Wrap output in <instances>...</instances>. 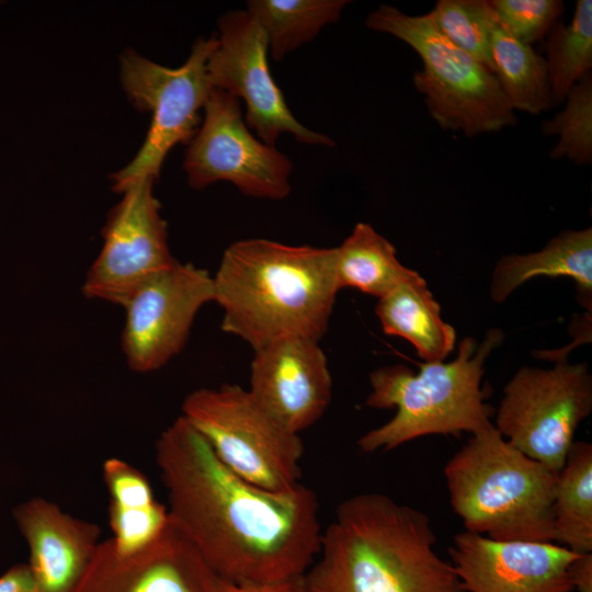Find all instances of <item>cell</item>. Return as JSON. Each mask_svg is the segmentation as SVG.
<instances>
[{
    "mask_svg": "<svg viewBox=\"0 0 592 592\" xmlns=\"http://www.w3.org/2000/svg\"><path fill=\"white\" fill-rule=\"evenodd\" d=\"M155 457L170 520L220 580L272 583L309 569L322 534L312 489L270 491L247 481L182 415L158 437Z\"/></svg>",
    "mask_w": 592,
    "mask_h": 592,
    "instance_id": "cell-1",
    "label": "cell"
},
{
    "mask_svg": "<svg viewBox=\"0 0 592 592\" xmlns=\"http://www.w3.org/2000/svg\"><path fill=\"white\" fill-rule=\"evenodd\" d=\"M435 544L424 512L383 493L350 497L321 534L308 592H466Z\"/></svg>",
    "mask_w": 592,
    "mask_h": 592,
    "instance_id": "cell-2",
    "label": "cell"
},
{
    "mask_svg": "<svg viewBox=\"0 0 592 592\" xmlns=\"http://www.w3.org/2000/svg\"><path fill=\"white\" fill-rule=\"evenodd\" d=\"M334 258V248L263 238L231 243L213 276L221 329L253 350L292 337L319 341L340 291Z\"/></svg>",
    "mask_w": 592,
    "mask_h": 592,
    "instance_id": "cell-3",
    "label": "cell"
},
{
    "mask_svg": "<svg viewBox=\"0 0 592 592\" xmlns=\"http://www.w3.org/2000/svg\"><path fill=\"white\" fill-rule=\"evenodd\" d=\"M503 338L499 329L489 330L480 344L464 338L455 360L424 362L418 373L402 364L372 372L366 406L396 408V414L362 435L358 447L364 453L388 452L424 435L459 436L493 426V409L485 401L487 392L481 380L488 356Z\"/></svg>",
    "mask_w": 592,
    "mask_h": 592,
    "instance_id": "cell-4",
    "label": "cell"
},
{
    "mask_svg": "<svg viewBox=\"0 0 592 592\" xmlns=\"http://www.w3.org/2000/svg\"><path fill=\"white\" fill-rule=\"evenodd\" d=\"M558 473L522 453L494 425L473 434L444 467L465 530L494 540L555 543Z\"/></svg>",
    "mask_w": 592,
    "mask_h": 592,
    "instance_id": "cell-5",
    "label": "cell"
},
{
    "mask_svg": "<svg viewBox=\"0 0 592 592\" xmlns=\"http://www.w3.org/2000/svg\"><path fill=\"white\" fill-rule=\"evenodd\" d=\"M365 24L418 53L423 69L414 73L413 83L443 129L473 137L516 124L514 110L494 75L443 35L430 13L408 15L383 4L369 13Z\"/></svg>",
    "mask_w": 592,
    "mask_h": 592,
    "instance_id": "cell-6",
    "label": "cell"
},
{
    "mask_svg": "<svg viewBox=\"0 0 592 592\" xmlns=\"http://www.w3.org/2000/svg\"><path fill=\"white\" fill-rule=\"evenodd\" d=\"M184 417L235 474L270 491L300 483L304 444L236 384L200 388L182 403Z\"/></svg>",
    "mask_w": 592,
    "mask_h": 592,
    "instance_id": "cell-7",
    "label": "cell"
},
{
    "mask_svg": "<svg viewBox=\"0 0 592 592\" xmlns=\"http://www.w3.org/2000/svg\"><path fill=\"white\" fill-rule=\"evenodd\" d=\"M217 46V36L198 38L186 61L178 68L156 64L133 49L121 56V80L127 98L139 111L150 112L147 137L135 158L112 175L114 190L141 178L158 179L169 151L189 144L198 129L212 87L206 64Z\"/></svg>",
    "mask_w": 592,
    "mask_h": 592,
    "instance_id": "cell-8",
    "label": "cell"
},
{
    "mask_svg": "<svg viewBox=\"0 0 592 592\" xmlns=\"http://www.w3.org/2000/svg\"><path fill=\"white\" fill-rule=\"evenodd\" d=\"M503 394L494 428L522 453L558 473L579 424L592 411L588 364L560 358L549 369L524 366Z\"/></svg>",
    "mask_w": 592,
    "mask_h": 592,
    "instance_id": "cell-9",
    "label": "cell"
},
{
    "mask_svg": "<svg viewBox=\"0 0 592 592\" xmlns=\"http://www.w3.org/2000/svg\"><path fill=\"white\" fill-rule=\"evenodd\" d=\"M240 100L212 88L204 118L189 141L183 168L192 189L226 181L241 193L283 200L291 193L289 158L258 139L246 125Z\"/></svg>",
    "mask_w": 592,
    "mask_h": 592,
    "instance_id": "cell-10",
    "label": "cell"
},
{
    "mask_svg": "<svg viewBox=\"0 0 592 592\" xmlns=\"http://www.w3.org/2000/svg\"><path fill=\"white\" fill-rule=\"evenodd\" d=\"M217 25V46L206 64L208 82L244 101L246 122L259 139L275 147L283 133H291L301 144L334 146L292 114L271 75L267 38L257 20L247 10H235L220 15Z\"/></svg>",
    "mask_w": 592,
    "mask_h": 592,
    "instance_id": "cell-11",
    "label": "cell"
},
{
    "mask_svg": "<svg viewBox=\"0 0 592 592\" xmlns=\"http://www.w3.org/2000/svg\"><path fill=\"white\" fill-rule=\"evenodd\" d=\"M155 181L141 178L119 191L123 197L107 217L103 247L83 284L86 296L123 306L141 283L175 262Z\"/></svg>",
    "mask_w": 592,
    "mask_h": 592,
    "instance_id": "cell-12",
    "label": "cell"
},
{
    "mask_svg": "<svg viewBox=\"0 0 592 592\" xmlns=\"http://www.w3.org/2000/svg\"><path fill=\"white\" fill-rule=\"evenodd\" d=\"M214 301L213 276L175 262L150 276L126 299L122 346L128 366L148 373L164 366L184 346L198 310Z\"/></svg>",
    "mask_w": 592,
    "mask_h": 592,
    "instance_id": "cell-13",
    "label": "cell"
},
{
    "mask_svg": "<svg viewBox=\"0 0 592 592\" xmlns=\"http://www.w3.org/2000/svg\"><path fill=\"white\" fill-rule=\"evenodd\" d=\"M218 583L170 520L156 540L135 553H118L110 538L100 542L71 592H217Z\"/></svg>",
    "mask_w": 592,
    "mask_h": 592,
    "instance_id": "cell-14",
    "label": "cell"
},
{
    "mask_svg": "<svg viewBox=\"0 0 592 592\" xmlns=\"http://www.w3.org/2000/svg\"><path fill=\"white\" fill-rule=\"evenodd\" d=\"M448 553L466 592H572L568 567L579 555L555 543L494 540L466 530Z\"/></svg>",
    "mask_w": 592,
    "mask_h": 592,
    "instance_id": "cell-15",
    "label": "cell"
},
{
    "mask_svg": "<svg viewBox=\"0 0 592 592\" xmlns=\"http://www.w3.org/2000/svg\"><path fill=\"white\" fill-rule=\"evenodd\" d=\"M253 351L248 390L255 401L293 433L314 425L332 398V377L319 341L284 338Z\"/></svg>",
    "mask_w": 592,
    "mask_h": 592,
    "instance_id": "cell-16",
    "label": "cell"
},
{
    "mask_svg": "<svg viewBox=\"0 0 592 592\" xmlns=\"http://www.w3.org/2000/svg\"><path fill=\"white\" fill-rule=\"evenodd\" d=\"M13 517L27 544L38 592H71L101 542L100 527L44 498L22 502Z\"/></svg>",
    "mask_w": 592,
    "mask_h": 592,
    "instance_id": "cell-17",
    "label": "cell"
},
{
    "mask_svg": "<svg viewBox=\"0 0 592 592\" xmlns=\"http://www.w3.org/2000/svg\"><path fill=\"white\" fill-rule=\"evenodd\" d=\"M571 277L578 299L592 311V229L567 230L554 237L544 249L528 254L504 255L492 272L490 296L504 301L523 283L536 276Z\"/></svg>",
    "mask_w": 592,
    "mask_h": 592,
    "instance_id": "cell-18",
    "label": "cell"
},
{
    "mask_svg": "<svg viewBox=\"0 0 592 592\" xmlns=\"http://www.w3.org/2000/svg\"><path fill=\"white\" fill-rule=\"evenodd\" d=\"M102 477L109 494L110 538L121 554L140 550L156 540L167 528L168 509L153 496L147 477L118 457L102 465Z\"/></svg>",
    "mask_w": 592,
    "mask_h": 592,
    "instance_id": "cell-19",
    "label": "cell"
},
{
    "mask_svg": "<svg viewBox=\"0 0 592 592\" xmlns=\"http://www.w3.org/2000/svg\"><path fill=\"white\" fill-rule=\"evenodd\" d=\"M375 312L383 331L409 341L424 362H442L454 350L456 331L420 274L378 298Z\"/></svg>",
    "mask_w": 592,
    "mask_h": 592,
    "instance_id": "cell-20",
    "label": "cell"
},
{
    "mask_svg": "<svg viewBox=\"0 0 592 592\" xmlns=\"http://www.w3.org/2000/svg\"><path fill=\"white\" fill-rule=\"evenodd\" d=\"M334 249L339 289L351 287L380 298L419 274L399 262L395 247L369 224H356Z\"/></svg>",
    "mask_w": 592,
    "mask_h": 592,
    "instance_id": "cell-21",
    "label": "cell"
},
{
    "mask_svg": "<svg viewBox=\"0 0 592 592\" xmlns=\"http://www.w3.org/2000/svg\"><path fill=\"white\" fill-rule=\"evenodd\" d=\"M555 543L592 553V445L573 442L558 473L554 497Z\"/></svg>",
    "mask_w": 592,
    "mask_h": 592,
    "instance_id": "cell-22",
    "label": "cell"
},
{
    "mask_svg": "<svg viewBox=\"0 0 592 592\" xmlns=\"http://www.w3.org/2000/svg\"><path fill=\"white\" fill-rule=\"evenodd\" d=\"M492 72L513 110L538 114L551 105L546 60L497 20L491 31Z\"/></svg>",
    "mask_w": 592,
    "mask_h": 592,
    "instance_id": "cell-23",
    "label": "cell"
},
{
    "mask_svg": "<svg viewBox=\"0 0 592 592\" xmlns=\"http://www.w3.org/2000/svg\"><path fill=\"white\" fill-rule=\"evenodd\" d=\"M348 0H250L247 11L263 29L269 54L281 60L311 41L319 31L339 21Z\"/></svg>",
    "mask_w": 592,
    "mask_h": 592,
    "instance_id": "cell-24",
    "label": "cell"
},
{
    "mask_svg": "<svg viewBox=\"0 0 592 592\" xmlns=\"http://www.w3.org/2000/svg\"><path fill=\"white\" fill-rule=\"evenodd\" d=\"M547 71L551 104H560L569 90L592 68V1L579 0L567 25L555 23L547 39Z\"/></svg>",
    "mask_w": 592,
    "mask_h": 592,
    "instance_id": "cell-25",
    "label": "cell"
},
{
    "mask_svg": "<svg viewBox=\"0 0 592 592\" xmlns=\"http://www.w3.org/2000/svg\"><path fill=\"white\" fill-rule=\"evenodd\" d=\"M429 13L443 35L492 72L491 31L496 15L489 1L440 0Z\"/></svg>",
    "mask_w": 592,
    "mask_h": 592,
    "instance_id": "cell-26",
    "label": "cell"
},
{
    "mask_svg": "<svg viewBox=\"0 0 592 592\" xmlns=\"http://www.w3.org/2000/svg\"><path fill=\"white\" fill-rule=\"evenodd\" d=\"M565 109L543 124V133L558 135L550 157L577 164L592 161V75H584L568 92Z\"/></svg>",
    "mask_w": 592,
    "mask_h": 592,
    "instance_id": "cell-27",
    "label": "cell"
},
{
    "mask_svg": "<svg viewBox=\"0 0 592 592\" xmlns=\"http://www.w3.org/2000/svg\"><path fill=\"white\" fill-rule=\"evenodd\" d=\"M489 3L499 23L527 45L549 32L563 11L560 0H492Z\"/></svg>",
    "mask_w": 592,
    "mask_h": 592,
    "instance_id": "cell-28",
    "label": "cell"
},
{
    "mask_svg": "<svg viewBox=\"0 0 592 592\" xmlns=\"http://www.w3.org/2000/svg\"><path fill=\"white\" fill-rule=\"evenodd\" d=\"M217 592H308V589L303 574L284 581L261 584H237L219 579Z\"/></svg>",
    "mask_w": 592,
    "mask_h": 592,
    "instance_id": "cell-29",
    "label": "cell"
},
{
    "mask_svg": "<svg viewBox=\"0 0 592 592\" xmlns=\"http://www.w3.org/2000/svg\"><path fill=\"white\" fill-rule=\"evenodd\" d=\"M0 592H38L29 565H15L0 576Z\"/></svg>",
    "mask_w": 592,
    "mask_h": 592,
    "instance_id": "cell-30",
    "label": "cell"
},
{
    "mask_svg": "<svg viewBox=\"0 0 592 592\" xmlns=\"http://www.w3.org/2000/svg\"><path fill=\"white\" fill-rule=\"evenodd\" d=\"M572 592H592V553L579 554L568 567Z\"/></svg>",
    "mask_w": 592,
    "mask_h": 592,
    "instance_id": "cell-31",
    "label": "cell"
}]
</instances>
